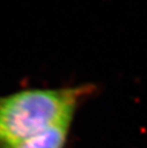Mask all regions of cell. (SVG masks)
<instances>
[{
	"label": "cell",
	"instance_id": "1",
	"mask_svg": "<svg viewBox=\"0 0 147 148\" xmlns=\"http://www.w3.org/2000/svg\"><path fill=\"white\" fill-rule=\"evenodd\" d=\"M93 91L91 85H80L0 96V148H11L54 125L72 122L79 105Z\"/></svg>",
	"mask_w": 147,
	"mask_h": 148
},
{
	"label": "cell",
	"instance_id": "2",
	"mask_svg": "<svg viewBox=\"0 0 147 148\" xmlns=\"http://www.w3.org/2000/svg\"><path fill=\"white\" fill-rule=\"evenodd\" d=\"M71 122H63L46 129L34 137L21 140L11 148H64Z\"/></svg>",
	"mask_w": 147,
	"mask_h": 148
}]
</instances>
